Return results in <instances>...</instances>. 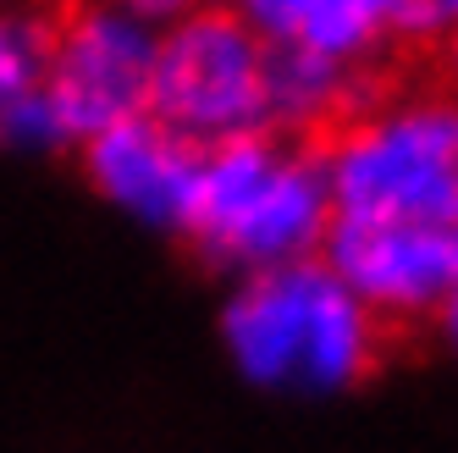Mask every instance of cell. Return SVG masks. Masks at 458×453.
Returning <instances> with one entry per match:
<instances>
[{"mask_svg":"<svg viewBox=\"0 0 458 453\" xmlns=\"http://www.w3.org/2000/svg\"><path fill=\"white\" fill-rule=\"evenodd\" d=\"M221 343L249 387L332 398L376 371L381 321L320 254H310L243 271L221 304Z\"/></svg>","mask_w":458,"mask_h":453,"instance_id":"6da1fadb","label":"cell"},{"mask_svg":"<svg viewBox=\"0 0 458 453\" xmlns=\"http://www.w3.org/2000/svg\"><path fill=\"white\" fill-rule=\"evenodd\" d=\"M332 221L337 210L326 160L304 133L254 127V133L205 144L188 238L221 271L243 277L310 261V254H320Z\"/></svg>","mask_w":458,"mask_h":453,"instance_id":"7a4b0ae2","label":"cell"},{"mask_svg":"<svg viewBox=\"0 0 458 453\" xmlns=\"http://www.w3.org/2000/svg\"><path fill=\"white\" fill-rule=\"evenodd\" d=\"M437 39H442V50H447V67H453V78H458V22H453V28H442Z\"/></svg>","mask_w":458,"mask_h":453,"instance_id":"5bb4252c","label":"cell"},{"mask_svg":"<svg viewBox=\"0 0 458 453\" xmlns=\"http://www.w3.org/2000/svg\"><path fill=\"white\" fill-rule=\"evenodd\" d=\"M149 111L193 144L271 127V45L233 6H188L160 22Z\"/></svg>","mask_w":458,"mask_h":453,"instance_id":"277c9868","label":"cell"},{"mask_svg":"<svg viewBox=\"0 0 458 453\" xmlns=\"http://www.w3.org/2000/svg\"><path fill=\"white\" fill-rule=\"evenodd\" d=\"M155 45L160 22L144 17L133 0H83L50 28L39 89L67 127V144H83L89 133L133 111H149Z\"/></svg>","mask_w":458,"mask_h":453,"instance_id":"5b68a950","label":"cell"},{"mask_svg":"<svg viewBox=\"0 0 458 453\" xmlns=\"http://www.w3.org/2000/svg\"><path fill=\"white\" fill-rule=\"evenodd\" d=\"M431 321H437V332H442L447 354H453V360H458V299H447V304H442V310H437Z\"/></svg>","mask_w":458,"mask_h":453,"instance_id":"4fadbf2b","label":"cell"},{"mask_svg":"<svg viewBox=\"0 0 458 453\" xmlns=\"http://www.w3.org/2000/svg\"><path fill=\"white\" fill-rule=\"evenodd\" d=\"M0 144L6 150H22V155H45V150H61L67 144V127H61L50 94L34 83L28 94H17V100L0 111Z\"/></svg>","mask_w":458,"mask_h":453,"instance_id":"8fae6325","label":"cell"},{"mask_svg":"<svg viewBox=\"0 0 458 453\" xmlns=\"http://www.w3.org/2000/svg\"><path fill=\"white\" fill-rule=\"evenodd\" d=\"M326 183L343 221H458V94L403 89L326 127Z\"/></svg>","mask_w":458,"mask_h":453,"instance_id":"3957f363","label":"cell"},{"mask_svg":"<svg viewBox=\"0 0 458 453\" xmlns=\"http://www.w3.org/2000/svg\"><path fill=\"white\" fill-rule=\"evenodd\" d=\"M233 12L266 45L310 50L353 73H370L376 56L414 39L409 0H233Z\"/></svg>","mask_w":458,"mask_h":453,"instance_id":"ba28073f","label":"cell"},{"mask_svg":"<svg viewBox=\"0 0 458 453\" xmlns=\"http://www.w3.org/2000/svg\"><path fill=\"white\" fill-rule=\"evenodd\" d=\"M458 22V0H437V34Z\"/></svg>","mask_w":458,"mask_h":453,"instance_id":"9a60e30c","label":"cell"},{"mask_svg":"<svg viewBox=\"0 0 458 453\" xmlns=\"http://www.w3.org/2000/svg\"><path fill=\"white\" fill-rule=\"evenodd\" d=\"M45 39L50 28L28 12H0V111L17 94H28L45 73Z\"/></svg>","mask_w":458,"mask_h":453,"instance_id":"30bf717a","label":"cell"},{"mask_svg":"<svg viewBox=\"0 0 458 453\" xmlns=\"http://www.w3.org/2000/svg\"><path fill=\"white\" fill-rule=\"evenodd\" d=\"M332 266L376 321H431L458 299V221H332L320 244Z\"/></svg>","mask_w":458,"mask_h":453,"instance_id":"8992f818","label":"cell"},{"mask_svg":"<svg viewBox=\"0 0 458 453\" xmlns=\"http://www.w3.org/2000/svg\"><path fill=\"white\" fill-rule=\"evenodd\" d=\"M409 28L414 39H437V0H409Z\"/></svg>","mask_w":458,"mask_h":453,"instance_id":"7c38bea8","label":"cell"},{"mask_svg":"<svg viewBox=\"0 0 458 453\" xmlns=\"http://www.w3.org/2000/svg\"><path fill=\"white\" fill-rule=\"evenodd\" d=\"M365 100V73L337 67L310 50L271 45V127L282 133H326Z\"/></svg>","mask_w":458,"mask_h":453,"instance_id":"9c48e42d","label":"cell"},{"mask_svg":"<svg viewBox=\"0 0 458 453\" xmlns=\"http://www.w3.org/2000/svg\"><path fill=\"white\" fill-rule=\"evenodd\" d=\"M205 150L166 127L155 111H133L83 139V172L106 205L149 233H188Z\"/></svg>","mask_w":458,"mask_h":453,"instance_id":"52a82bcc","label":"cell"}]
</instances>
